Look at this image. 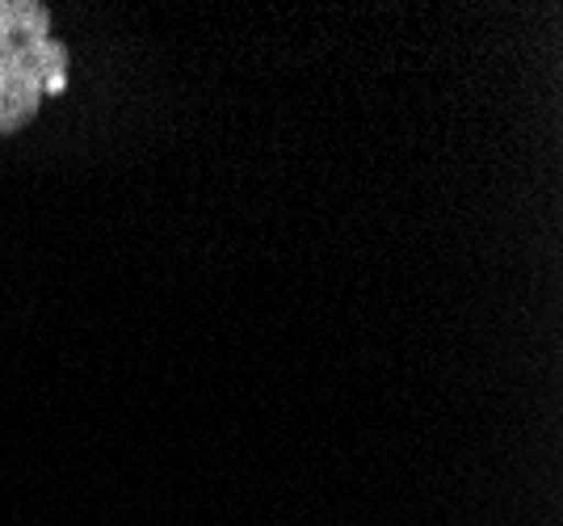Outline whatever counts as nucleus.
Wrapping results in <instances>:
<instances>
[{
    "label": "nucleus",
    "instance_id": "1",
    "mask_svg": "<svg viewBox=\"0 0 563 526\" xmlns=\"http://www.w3.org/2000/svg\"><path fill=\"white\" fill-rule=\"evenodd\" d=\"M68 47L51 39V9L38 0H0V135L22 131L43 97L64 94Z\"/></svg>",
    "mask_w": 563,
    "mask_h": 526
}]
</instances>
